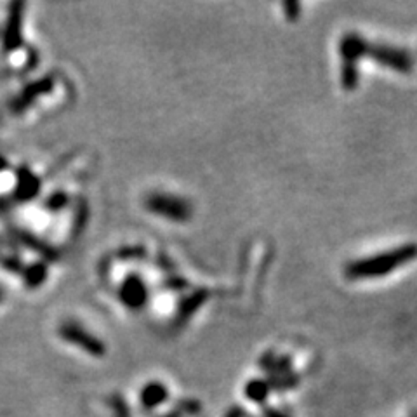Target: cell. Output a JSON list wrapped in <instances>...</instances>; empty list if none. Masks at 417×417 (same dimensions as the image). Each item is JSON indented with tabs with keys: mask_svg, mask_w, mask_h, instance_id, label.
I'll use <instances>...</instances> for the list:
<instances>
[{
	"mask_svg": "<svg viewBox=\"0 0 417 417\" xmlns=\"http://www.w3.org/2000/svg\"><path fill=\"white\" fill-rule=\"evenodd\" d=\"M0 299H2V290H0Z\"/></svg>",
	"mask_w": 417,
	"mask_h": 417,
	"instance_id": "14",
	"label": "cell"
},
{
	"mask_svg": "<svg viewBox=\"0 0 417 417\" xmlns=\"http://www.w3.org/2000/svg\"><path fill=\"white\" fill-rule=\"evenodd\" d=\"M365 56H370L377 63L391 68L400 73H409L414 68V57L405 49L390 48V45H365Z\"/></svg>",
	"mask_w": 417,
	"mask_h": 417,
	"instance_id": "4",
	"label": "cell"
},
{
	"mask_svg": "<svg viewBox=\"0 0 417 417\" xmlns=\"http://www.w3.org/2000/svg\"><path fill=\"white\" fill-rule=\"evenodd\" d=\"M268 417H283V416H282V414H278V412L269 411V412H268Z\"/></svg>",
	"mask_w": 417,
	"mask_h": 417,
	"instance_id": "13",
	"label": "cell"
},
{
	"mask_svg": "<svg viewBox=\"0 0 417 417\" xmlns=\"http://www.w3.org/2000/svg\"><path fill=\"white\" fill-rule=\"evenodd\" d=\"M365 38H362L358 34H353V31L344 35L343 41H341V56H343L341 80H343V87L346 89V91H351V89L357 87V61L365 56Z\"/></svg>",
	"mask_w": 417,
	"mask_h": 417,
	"instance_id": "2",
	"label": "cell"
},
{
	"mask_svg": "<svg viewBox=\"0 0 417 417\" xmlns=\"http://www.w3.org/2000/svg\"><path fill=\"white\" fill-rule=\"evenodd\" d=\"M283 9L287 13V20H297V14H299V3H283Z\"/></svg>",
	"mask_w": 417,
	"mask_h": 417,
	"instance_id": "10",
	"label": "cell"
},
{
	"mask_svg": "<svg viewBox=\"0 0 417 417\" xmlns=\"http://www.w3.org/2000/svg\"><path fill=\"white\" fill-rule=\"evenodd\" d=\"M247 397L253 398L254 402H262L266 397H268V384L262 383V381H253V383L247 384Z\"/></svg>",
	"mask_w": 417,
	"mask_h": 417,
	"instance_id": "8",
	"label": "cell"
},
{
	"mask_svg": "<svg viewBox=\"0 0 417 417\" xmlns=\"http://www.w3.org/2000/svg\"><path fill=\"white\" fill-rule=\"evenodd\" d=\"M206 297H207L206 290H202V292H199V294H193L192 297H188V299H186V303L183 304V308H181L183 316L192 315V313L200 306V303H202V301L206 299Z\"/></svg>",
	"mask_w": 417,
	"mask_h": 417,
	"instance_id": "9",
	"label": "cell"
},
{
	"mask_svg": "<svg viewBox=\"0 0 417 417\" xmlns=\"http://www.w3.org/2000/svg\"><path fill=\"white\" fill-rule=\"evenodd\" d=\"M59 336L61 339H64L66 343L75 344V346L87 351V353L92 355V357H103L104 351H106L101 341H99L98 337L92 336L91 332H87L85 329H82L78 323H73V322L63 323V325L59 327Z\"/></svg>",
	"mask_w": 417,
	"mask_h": 417,
	"instance_id": "5",
	"label": "cell"
},
{
	"mask_svg": "<svg viewBox=\"0 0 417 417\" xmlns=\"http://www.w3.org/2000/svg\"><path fill=\"white\" fill-rule=\"evenodd\" d=\"M417 257V246L416 243H405V246L397 247L388 253L377 254V256L365 257L350 262L346 266V276L350 280H367L374 276H383L395 269L402 268L407 262L414 261Z\"/></svg>",
	"mask_w": 417,
	"mask_h": 417,
	"instance_id": "1",
	"label": "cell"
},
{
	"mask_svg": "<svg viewBox=\"0 0 417 417\" xmlns=\"http://www.w3.org/2000/svg\"><path fill=\"white\" fill-rule=\"evenodd\" d=\"M113 407H115V411H117V416H118V417H129V414H127V409L124 407V404H122L120 400L115 402Z\"/></svg>",
	"mask_w": 417,
	"mask_h": 417,
	"instance_id": "11",
	"label": "cell"
},
{
	"mask_svg": "<svg viewBox=\"0 0 417 417\" xmlns=\"http://www.w3.org/2000/svg\"><path fill=\"white\" fill-rule=\"evenodd\" d=\"M167 395L169 393H167V390H165L164 384L150 383V384H146L145 390H143L141 402L146 409H152V407H157V405H160L162 402L167 398Z\"/></svg>",
	"mask_w": 417,
	"mask_h": 417,
	"instance_id": "7",
	"label": "cell"
},
{
	"mask_svg": "<svg viewBox=\"0 0 417 417\" xmlns=\"http://www.w3.org/2000/svg\"><path fill=\"white\" fill-rule=\"evenodd\" d=\"M242 414L243 412L240 411V409H233V411L228 414V417H242Z\"/></svg>",
	"mask_w": 417,
	"mask_h": 417,
	"instance_id": "12",
	"label": "cell"
},
{
	"mask_svg": "<svg viewBox=\"0 0 417 417\" xmlns=\"http://www.w3.org/2000/svg\"><path fill=\"white\" fill-rule=\"evenodd\" d=\"M120 299L122 303L125 304L131 310H139L143 308V304L148 299V290H146V285L143 283L141 276L131 275L125 278V282L122 283L120 287Z\"/></svg>",
	"mask_w": 417,
	"mask_h": 417,
	"instance_id": "6",
	"label": "cell"
},
{
	"mask_svg": "<svg viewBox=\"0 0 417 417\" xmlns=\"http://www.w3.org/2000/svg\"><path fill=\"white\" fill-rule=\"evenodd\" d=\"M145 206L153 214L162 215V218L172 219V221L183 222L192 218L193 208L188 200L179 199L174 195H165V193H152L145 200Z\"/></svg>",
	"mask_w": 417,
	"mask_h": 417,
	"instance_id": "3",
	"label": "cell"
}]
</instances>
